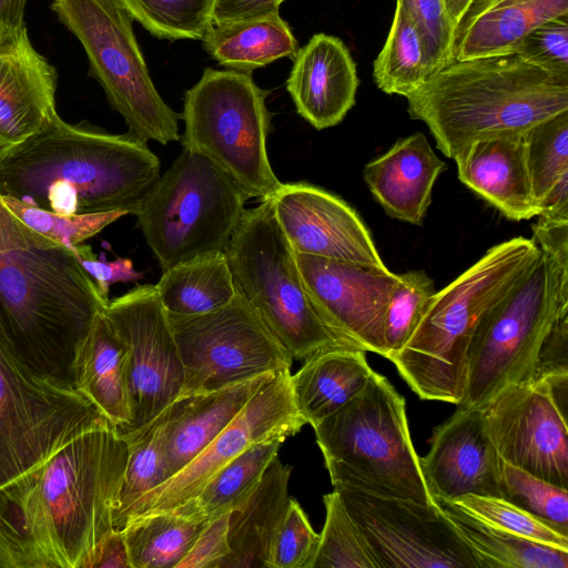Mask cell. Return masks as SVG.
<instances>
[{"label": "cell", "mask_w": 568, "mask_h": 568, "mask_svg": "<svg viewBox=\"0 0 568 568\" xmlns=\"http://www.w3.org/2000/svg\"><path fill=\"white\" fill-rule=\"evenodd\" d=\"M105 298L74 253L0 197V347L23 371L75 389V363Z\"/></svg>", "instance_id": "obj_1"}, {"label": "cell", "mask_w": 568, "mask_h": 568, "mask_svg": "<svg viewBox=\"0 0 568 568\" xmlns=\"http://www.w3.org/2000/svg\"><path fill=\"white\" fill-rule=\"evenodd\" d=\"M160 176L146 141L59 114L0 158V194L61 214L135 215Z\"/></svg>", "instance_id": "obj_2"}, {"label": "cell", "mask_w": 568, "mask_h": 568, "mask_svg": "<svg viewBox=\"0 0 568 568\" xmlns=\"http://www.w3.org/2000/svg\"><path fill=\"white\" fill-rule=\"evenodd\" d=\"M449 159L474 141L523 134L568 111V79L551 75L516 53L454 60L406 97Z\"/></svg>", "instance_id": "obj_3"}, {"label": "cell", "mask_w": 568, "mask_h": 568, "mask_svg": "<svg viewBox=\"0 0 568 568\" xmlns=\"http://www.w3.org/2000/svg\"><path fill=\"white\" fill-rule=\"evenodd\" d=\"M539 255L532 239L496 244L429 298L410 337L390 361L423 399L459 405L467 352L481 318L515 286Z\"/></svg>", "instance_id": "obj_4"}, {"label": "cell", "mask_w": 568, "mask_h": 568, "mask_svg": "<svg viewBox=\"0 0 568 568\" xmlns=\"http://www.w3.org/2000/svg\"><path fill=\"white\" fill-rule=\"evenodd\" d=\"M313 428L334 489L436 503L412 443L405 399L385 376L374 372Z\"/></svg>", "instance_id": "obj_5"}, {"label": "cell", "mask_w": 568, "mask_h": 568, "mask_svg": "<svg viewBox=\"0 0 568 568\" xmlns=\"http://www.w3.org/2000/svg\"><path fill=\"white\" fill-rule=\"evenodd\" d=\"M565 314L568 258L539 250L529 270L479 322L459 406L481 409L506 386L531 382L542 344Z\"/></svg>", "instance_id": "obj_6"}, {"label": "cell", "mask_w": 568, "mask_h": 568, "mask_svg": "<svg viewBox=\"0 0 568 568\" xmlns=\"http://www.w3.org/2000/svg\"><path fill=\"white\" fill-rule=\"evenodd\" d=\"M113 427L84 433L39 467V503L61 568H83L113 528L128 462Z\"/></svg>", "instance_id": "obj_7"}, {"label": "cell", "mask_w": 568, "mask_h": 568, "mask_svg": "<svg viewBox=\"0 0 568 568\" xmlns=\"http://www.w3.org/2000/svg\"><path fill=\"white\" fill-rule=\"evenodd\" d=\"M270 90L251 72L205 68L183 98V149L200 153L226 173L248 197L270 199L282 182L266 150L272 113Z\"/></svg>", "instance_id": "obj_8"}, {"label": "cell", "mask_w": 568, "mask_h": 568, "mask_svg": "<svg viewBox=\"0 0 568 568\" xmlns=\"http://www.w3.org/2000/svg\"><path fill=\"white\" fill-rule=\"evenodd\" d=\"M250 197L214 163L183 149L143 200L136 216L163 271L225 252Z\"/></svg>", "instance_id": "obj_9"}, {"label": "cell", "mask_w": 568, "mask_h": 568, "mask_svg": "<svg viewBox=\"0 0 568 568\" xmlns=\"http://www.w3.org/2000/svg\"><path fill=\"white\" fill-rule=\"evenodd\" d=\"M225 253L236 290L292 359L305 361L322 349L347 346L314 310L271 197L246 210Z\"/></svg>", "instance_id": "obj_10"}, {"label": "cell", "mask_w": 568, "mask_h": 568, "mask_svg": "<svg viewBox=\"0 0 568 568\" xmlns=\"http://www.w3.org/2000/svg\"><path fill=\"white\" fill-rule=\"evenodd\" d=\"M59 21L80 41L89 72L102 87L128 132L166 145L180 141L179 120L159 94L133 31V19L119 0H52Z\"/></svg>", "instance_id": "obj_11"}, {"label": "cell", "mask_w": 568, "mask_h": 568, "mask_svg": "<svg viewBox=\"0 0 568 568\" xmlns=\"http://www.w3.org/2000/svg\"><path fill=\"white\" fill-rule=\"evenodd\" d=\"M110 427L80 392L27 373L0 347V488L78 436Z\"/></svg>", "instance_id": "obj_12"}, {"label": "cell", "mask_w": 568, "mask_h": 568, "mask_svg": "<svg viewBox=\"0 0 568 568\" xmlns=\"http://www.w3.org/2000/svg\"><path fill=\"white\" fill-rule=\"evenodd\" d=\"M184 371L180 395L209 392L267 373L291 372L292 357L236 290L223 307L168 316Z\"/></svg>", "instance_id": "obj_13"}, {"label": "cell", "mask_w": 568, "mask_h": 568, "mask_svg": "<svg viewBox=\"0 0 568 568\" xmlns=\"http://www.w3.org/2000/svg\"><path fill=\"white\" fill-rule=\"evenodd\" d=\"M378 568H483L438 503L335 489Z\"/></svg>", "instance_id": "obj_14"}, {"label": "cell", "mask_w": 568, "mask_h": 568, "mask_svg": "<svg viewBox=\"0 0 568 568\" xmlns=\"http://www.w3.org/2000/svg\"><path fill=\"white\" fill-rule=\"evenodd\" d=\"M105 316L128 349L130 424L126 438L149 425L180 396L184 371L155 285H138L109 302Z\"/></svg>", "instance_id": "obj_15"}, {"label": "cell", "mask_w": 568, "mask_h": 568, "mask_svg": "<svg viewBox=\"0 0 568 568\" xmlns=\"http://www.w3.org/2000/svg\"><path fill=\"white\" fill-rule=\"evenodd\" d=\"M303 425L293 399L291 372L273 374L194 459L133 505L125 525L139 515L172 509L194 499L215 473L245 449L273 438L285 440Z\"/></svg>", "instance_id": "obj_16"}, {"label": "cell", "mask_w": 568, "mask_h": 568, "mask_svg": "<svg viewBox=\"0 0 568 568\" xmlns=\"http://www.w3.org/2000/svg\"><path fill=\"white\" fill-rule=\"evenodd\" d=\"M481 409L504 462L568 488L567 415L544 379L508 385Z\"/></svg>", "instance_id": "obj_17"}, {"label": "cell", "mask_w": 568, "mask_h": 568, "mask_svg": "<svg viewBox=\"0 0 568 568\" xmlns=\"http://www.w3.org/2000/svg\"><path fill=\"white\" fill-rule=\"evenodd\" d=\"M296 260L307 296L333 334L383 356L384 316L398 274L307 254Z\"/></svg>", "instance_id": "obj_18"}, {"label": "cell", "mask_w": 568, "mask_h": 568, "mask_svg": "<svg viewBox=\"0 0 568 568\" xmlns=\"http://www.w3.org/2000/svg\"><path fill=\"white\" fill-rule=\"evenodd\" d=\"M271 200L295 253L389 271L366 224L342 197L300 181L282 183Z\"/></svg>", "instance_id": "obj_19"}, {"label": "cell", "mask_w": 568, "mask_h": 568, "mask_svg": "<svg viewBox=\"0 0 568 568\" xmlns=\"http://www.w3.org/2000/svg\"><path fill=\"white\" fill-rule=\"evenodd\" d=\"M430 448L419 458L433 498L466 495L501 498V458L488 434L483 409L459 406L438 425Z\"/></svg>", "instance_id": "obj_20"}, {"label": "cell", "mask_w": 568, "mask_h": 568, "mask_svg": "<svg viewBox=\"0 0 568 568\" xmlns=\"http://www.w3.org/2000/svg\"><path fill=\"white\" fill-rule=\"evenodd\" d=\"M57 80L55 68L32 45L27 28L0 48V158L58 115Z\"/></svg>", "instance_id": "obj_21"}, {"label": "cell", "mask_w": 568, "mask_h": 568, "mask_svg": "<svg viewBox=\"0 0 568 568\" xmlns=\"http://www.w3.org/2000/svg\"><path fill=\"white\" fill-rule=\"evenodd\" d=\"M356 64L337 37L316 33L298 48L286 89L296 112L316 130L337 125L355 104Z\"/></svg>", "instance_id": "obj_22"}, {"label": "cell", "mask_w": 568, "mask_h": 568, "mask_svg": "<svg viewBox=\"0 0 568 568\" xmlns=\"http://www.w3.org/2000/svg\"><path fill=\"white\" fill-rule=\"evenodd\" d=\"M524 134L474 141L454 158L459 181L513 221L539 215Z\"/></svg>", "instance_id": "obj_23"}, {"label": "cell", "mask_w": 568, "mask_h": 568, "mask_svg": "<svg viewBox=\"0 0 568 568\" xmlns=\"http://www.w3.org/2000/svg\"><path fill=\"white\" fill-rule=\"evenodd\" d=\"M446 163L436 155L422 132L398 140L369 161L364 180L375 201L393 219L422 225L432 203V192Z\"/></svg>", "instance_id": "obj_24"}, {"label": "cell", "mask_w": 568, "mask_h": 568, "mask_svg": "<svg viewBox=\"0 0 568 568\" xmlns=\"http://www.w3.org/2000/svg\"><path fill=\"white\" fill-rule=\"evenodd\" d=\"M272 375L267 373L219 389L176 397L164 409L163 453L168 479L194 459Z\"/></svg>", "instance_id": "obj_25"}, {"label": "cell", "mask_w": 568, "mask_h": 568, "mask_svg": "<svg viewBox=\"0 0 568 568\" xmlns=\"http://www.w3.org/2000/svg\"><path fill=\"white\" fill-rule=\"evenodd\" d=\"M568 16V0H473L455 31V60L514 53L535 28Z\"/></svg>", "instance_id": "obj_26"}, {"label": "cell", "mask_w": 568, "mask_h": 568, "mask_svg": "<svg viewBox=\"0 0 568 568\" xmlns=\"http://www.w3.org/2000/svg\"><path fill=\"white\" fill-rule=\"evenodd\" d=\"M292 466L276 456L251 494L230 514V554L221 568L266 567L274 535L291 504Z\"/></svg>", "instance_id": "obj_27"}, {"label": "cell", "mask_w": 568, "mask_h": 568, "mask_svg": "<svg viewBox=\"0 0 568 568\" xmlns=\"http://www.w3.org/2000/svg\"><path fill=\"white\" fill-rule=\"evenodd\" d=\"M373 373L365 351L352 346H332L306 358L291 375L293 399L305 424L313 427L341 408Z\"/></svg>", "instance_id": "obj_28"}, {"label": "cell", "mask_w": 568, "mask_h": 568, "mask_svg": "<svg viewBox=\"0 0 568 568\" xmlns=\"http://www.w3.org/2000/svg\"><path fill=\"white\" fill-rule=\"evenodd\" d=\"M75 389L118 433L131 420L128 349L104 312L98 315L75 363Z\"/></svg>", "instance_id": "obj_29"}, {"label": "cell", "mask_w": 568, "mask_h": 568, "mask_svg": "<svg viewBox=\"0 0 568 568\" xmlns=\"http://www.w3.org/2000/svg\"><path fill=\"white\" fill-rule=\"evenodd\" d=\"M38 483L39 467L0 488L1 568H61Z\"/></svg>", "instance_id": "obj_30"}, {"label": "cell", "mask_w": 568, "mask_h": 568, "mask_svg": "<svg viewBox=\"0 0 568 568\" xmlns=\"http://www.w3.org/2000/svg\"><path fill=\"white\" fill-rule=\"evenodd\" d=\"M204 50L221 65L252 72L281 58L294 59L298 45L280 12L212 23L201 40Z\"/></svg>", "instance_id": "obj_31"}, {"label": "cell", "mask_w": 568, "mask_h": 568, "mask_svg": "<svg viewBox=\"0 0 568 568\" xmlns=\"http://www.w3.org/2000/svg\"><path fill=\"white\" fill-rule=\"evenodd\" d=\"M168 316H195L219 310L236 294L225 252H213L162 272L155 284Z\"/></svg>", "instance_id": "obj_32"}, {"label": "cell", "mask_w": 568, "mask_h": 568, "mask_svg": "<svg viewBox=\"0 0 568 568\" xmlns=\"http://www.w3.org/2000/svg\"><path fill=\"white\" fill-rule=\"evenodd\" d=\"M207 520L189 503L133 517L122 530L132 568H176Z\"/></svg>", "instance_id": "obj_33"}, {"label": "cell", "mask_w": 568, "mask_h": 568, "mask_svg": "<svg viewBox=\"0 0 568 568\" xmlns=\"http://www.w3.org/2000/svg\"><path fill=\"white\" fill-rule=\"evenodd\" d=\"M524 136L539 215L568 219V111L535 124Z\"/></svg>", "instance_id": "obj_34"}, {"label": "cell", "mask_w": 568, "mask_h": 568, "mask_svg": "<svg viewBox=\"0 0 568 568\" xmlns=\"http://www.w3.org/2000/svg\"><path fill=\"white\" fill-rule=\"evenodd\" d=\"M437 503L479 556L483 568H568L567 549L491 527L457 509L449 501Z\"/></svg>", "instance_id": "obj_35"}, {"label": "cell", "mask_w": 568, "mask_h": 568, "mask_svg": "<svg viewBox=\"0 0 568 568\" xmlns=\"http://www.w3.org/2000/svg\"><path fill=\"white\" fill-rule=\"evenodd\" d=\"M373 77L383 92L405 98L429 78L422 33L398 1L385 44L374 61Z\"/></svg>", "instance_id": "obj_36"}, {"label": "cell", "mask_w": 568, "mask_h": 568, "mask_svg": "<svg viewBox=\"0 0 568 568\" xmlns=\"http://www.w3.org/2000/svg\"><path fill=\"white\" fill-rule=\"evenodd\" d=\"M283 442L273 438L252 445L215 473L199 495L186 503L206 518L234 509L257 485Z\"/></svg>", "instance_id": "obj_37"}, {"label": "cell", "mask_w": 568, "mask_h": 568, "mask_svg": "<svg viewBox=\"0 0 568 568\" xmlns=\"http://www.w3.org/2000/svg\"><path fill=\"white\" fill-rule=\"evenodd\" d=\"M165 413L140 432L123 438L128 443V462L118 504L113 513V528L122 530L133 505L148 491L168 479L163 453Z\"/></svg>", "instance_id": "obj_38"}, {"label": "cell", "mask_w": 568, "mask_h": 568, "mask_svg": "<svg viewBox=\"0 0 568 568\" xmlns=\"http://www.w3.org/2000/svg\"><path fill=\"white\" fill-rule=\"evenodd\" d=\"M214 0H119L133 21L166 40H202L212 24Z\"/></svg>", "instance_id": "obj_39"}, {"label": "cell", "mask_w": 568, "mask_h": 568, "mask_svg": "<svg viewBox=\"0 0 568 568\" xmlns=\"http://www.w3.org/2000/svg\"><path fill=\"white\" fill-rule=\"evenodd\" d=\"M325 523L313 568H378L337 490L324 495Z\"/></svg>", "instance_id": "obj_40"}, {"label": "cell", "mask_w": 568, "mask_h": 568, "mask_svg": "<svg viewBox=\"0 0 568 568\" xmlns=\"http://www.w3.org/2000/svg\"><path fill=\"white\" fill-rule=\"evenodd\" d=\"M436 292L434 281L423 271L398 274L383 323V357L392 361L414 332Z\"/></svg>", "instance_id": "obj_41"}, {"label": "cell", "mask_w": 568, "mask_h": 568, "mask_svg": "<svg viewBox=\"0 0 568 568\" xmlns=\"http://www.w3.org/2000/svg\"><path fill=\"white\" fill-rule=\"evenodd\" d=\"M501 498L568 536V488L501 459Z\"/></svg>", "instance_id": "obj_42"}, {"label": "cell", "mask_w": 568, "mask_h": 568, "mask_svg": "<svg viewBox=\"0 0 568 568\" xmlns=\"http://www.w3.org/2000/svg\"><path fill=\"white\" fill-rule=\"evenodd\" d=\"M8 210L24 225L40 235L71 251L78 244L97 235L105 226L126 215L123 211L88 214H61L27 204L0 194Z\"/></svg>", "instance_id": "obj_43"}, {"label": "cell", "mask_w": 568, "mask_h": 568, "mask_svg": "<svg viewBox=\"0 0 568 568\" xmlns=\"http://www.w3.org/2000/svg\"><path fill=\"white\" fill-rule=\"evenodd\" d=\"M449 503L491 527L568 550V536L504 498L466 495Z\"/></svg>", "instance_id": "obj_44"}, {"label": "cell", "mask_w": 568, "mask_h": 568, "mask_svg": "<svg viewBox=\"0 0 568 568\" xmlns=\"http://www.w3.org/2000/svg\"><path fill=\"white\" fill-rule=\"evenodd\" d=\"M318 545L320 534L292 498L272 540L266 568H313Z\"/></svg>", "instance_id": "obj_45"}, {"label": "cell", "mask_w": 568, "mask_h": 568, "mask_svg": "<svg viewBox=\"0 0 568 568\" xmlns=\"http://www.w3.org/2000/svg\"><path fill=\"white\" fill-rule=\"evenodd\" d=\"M415 20L427 53L429 77L455 60V27L444 0H397Z\"/></svg>", "instance_id": "obj_46"}, {"label": "cell", "mask_w": 568, "mask_h": 568, "mask_svg": "<svg viewBox=\"0 0 568 568\" xmlns=\"http://www.w3.org/2000/svg\"><path fill=\"white\" fill-rule=\"evenodd\" d=\"M514 53L551 75L568 79V16L535 28Z\"/></svg>", "instance_id": "obj_47"}, {"label": "cell", "mask_w": 568, "mask_h": 568, "mask_svg": "<svg viewBox=\"0 0 568 568\" xmlns=\"http://www.w3.org/2000/svg\"><path fill=\"white\" fill-rule=\"evenodd\" d=\"M231 510L209 518L193 546L176 568H221L229 556Z\"/></svg>", "instance_id": "obj_48"}, {"label": "cell", "mask_w": 568, "mask_h": 568, "mask_svg": "<svg viewBox=\"0 0 568 568\" xmlns=\"http://www.w3.org/2000/svg\"><path fill=\"white\" fill-rule=\"evenodd\" d=\"M72 252L105 298H109V290L112 284L138 282L143 277V274L134 268L130 258L100 260L90 245L82 243L75 245Z\"/></svg>", "instance_id": "obj_49"}, {"label": "cell", "mask_w": 568, "mask_h": 568, "mask_svg": "<svg viewBox=\"0 0 568 568\" xmlns=\"http://www.w3.org/2000/svg\"><path fill=\"white\" fill-rule=\"evenodd\" d=\"M568 372V314L561 316L545 339L534 381Z\"/></svg>", "instance_id": "obj_50"}, {"label": "cell", "mask_w": 568, "mask_h": 568, "mask_svg": "<svg viewBox=\"0 0 568 568\" xmlns=\"http://www.w3.org/2000/svg\"><path fill=\"white\" fill-rule=\"evenodd\" d=\"M285 0H214L212 23H223L280 12Z\"/></svg>", "instance_id": "obj_51"}, {"label": "cell", "mask_w": 568, "mask_h": 568, "mask_svg": "<svg viewBox=\"0 0 568 568\" xmlns=\"http://www.w3.org/2000/svg\"><path fill=\"white\" fill-rule=\"evenodd\" d=\"M83 568H132L122 530L113 529L93 549Z\"/></svg>", "instance_id": "obj_52"}, {"label": "cell", "mask_w": 568, "mask_h": 568, "mask_svg": "<svg viewBox=\"0 0 568 568\" xmlns=\"http://www.w3.org/2000/svg\"><path fill=\"white\" fill-rule=\"evenodd\" d=\"M27 2L28 0H0V48L13 43L27 28Z\"/></svg>", "instance_id": "obj_53"}, {"label": "cell", "mask_w": 568, "mask_h": 568, "mask_svg": "<svg viewBox=\"0 0 568 568\" xmlns=\"http://www.w3.org/2000/svg\"><path fill=\"white\" fill-rule=\"evenodd\" d=\"M444 2L456 31L457 24L470 4V0H444Z\"/></svg>", "instance_id": "obj_54"}, {"label": "cell", "mask_w": 568, "mask_h": 568, "mask_svg": "<svg viewBox=\"0 0 568 568\" xmlns=\"http://www.w3.org/2000/svg\"><path fill=\"white\" fill-rule=\"evenodd\" d=\"M473 2V0H470V3Z\"/></svg>", "instance_id": "obj_55"}]
</instances>
